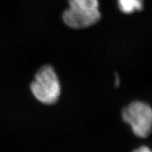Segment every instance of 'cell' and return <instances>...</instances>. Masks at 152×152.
<instances>
[{
  "label": "cell",
  "instance_id": "6",
  "mask_svg": "<svg viewBox=\"0 0 152 152\" xmlns=\"http://www.w3.org/2000/svg\"><path fill=\"white\" fill-rule=\"evenodd\" d=\"M115 86L116 87H118L120 84V79L119 77H118V75L117 74H115Z\"/></svg>",
  "mask_w": 152,
  "mask_h": 152
},
{
  "label": "cell",
  "instance_id": "5",
  "mask_svg": "<svg viewBox=\"0 0 152 152\" xmlns=\"http://www.w3.org/2000/svg\"><path fill=\"white\" fill-rule=\"evenodd\" d=\"M132 152H152V150L146 146H140L135 150H133Z\"/></svg>",
  "mask_w": 152,
  "mask_h": 152
},
{
  "label": "cell",
  "instance_id": "1",
  "mask_svg": "<svg viewBox=\"0 0 152 152\" xmlns=\"http://www.w3.org/2000/svg\"><path fill=\"white\" fill-rule=\"evenodd\" d=\"M66 26L84 28L97 23L101 18L98 0H69V8L63 13Z\"/></svg>",
  "mask_w": 152,
  "mask_h": 152
},
{
  "label": "cell",
  "instance_id": "4",
  "mask_svg": "<svg viewBox=\"0 0 152 152\" xmlns=\"http://www.w3.org/2000/svg\"><path fill=\"white\" fill-rule=\"evenodd\" d=\"M118 5L121 12L130 14L141 10L143 7V0H118Z\"/></svg>",
  "mask_w": 152,
  "mask_h": 152
},
{
  "label": "cell",
  "instance_id": "3",
  "mask_svg": "<svg viewBox=\"0 0 152 152\" xmlns=\"http://www.w3.org/2000/svg\"><path fill=\"white\" fill-rule=\"evenodd\" d=\"M122 117L137 137L145 138L152 132V108L148 103L141 101L129 103L122 109Z\"/></svg>",
  "mask_w": 152,
  "mask_h": 152
},
{
  "label": "cell",
  "instance_id": "2",
  "mask_svg": "<svg viewBox=\"0 0 152 152\" xmlns=\"http://www.w3.org/2000/svg\"><path fill=\"white\" fill-rule=\"evenodd\" d=\"M31 89L34 97L42 103L53 104L57 102L60 96L61 86L51 65H44L38 70L31 84Z\"/></svg>",
  "mask_w": 152,
  "mask_h": 152
}]
</instances>
